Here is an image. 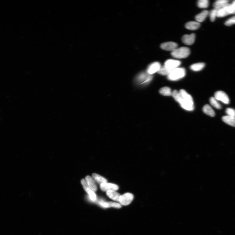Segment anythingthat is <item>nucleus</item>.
<instances>
[{
	"mask_svg": "<svg viewBox=\"0 0 235 235\" xmlns=\"http://www.w3.org/2000/svg\"><path fill=\"white\" fill-rule=\"evenodd\" d=\"M183 98V102L181 104L182 108L187 111H191L194 109V102L192 97L188 94L185 90L181 89L180 91Z\"/></svg>",
	"mask_w": 235,
	"mask_h": 235,
	"instance_id": "nucleus-1",
	"label": "nucleus"
},
{
	"mask_svg": "<svg viewBox=\"0 0 235 235\" xmlns=\"http://www.w3.org/2000/svg\"><path fill=\"white\" fill-rule=\"evenodd\" d=\"M185 70L184 68H177L172 71L168 75V79L170 81H177L183 78L185 75Z\"/></svg>",
	"mask_w": 235,
	"mask_h": 235,
	"instance_id": "nucleus-2",
	"label": "nucleus"
},
{
	"mask_svg": "<svg viewBox=\"0 0 235 235\" xmlns=\"http://www.w3.org/2000/svg\"><path fill=\"white\" fill-rule=\"evenodd\" d=\"M189 48L185 47L177 48L172 52L171 55L173 57L177 59L185 58L189 56L190 54Z\"/></svg>",
	"mask_w": 235,
	"mask_h": 235,
	"instance_id": "nucleus-3",
	"label": "nucleus"
},
{
	"mask_svg": "<svg viewBox=\"0 0 235 235\" xmlns=\"http://www.w3.org/2000/svg\"><path fill=\"white\" fill-rule=\"evenodd\" d=\"M233 14H235V11L233 6L231 4H228L224 7L217 10V16L224 17Z\"/></svg>",
	"mask_w": 235,
	"mask_h": 235,
	"instance_id": "nucleus-4",
	"label": "nucleus"
},
{
	"mask_svg": "<svg viewBox=\"0 0 235 235\" xmlns=\"http://www.w3.org/2000/svg\"><path fill=\"white\" fill-rule=\"evenodd\" d=\"M134 199V196L131 193H127L121 195L119 202L120 204L126 206L129 204Z\"/></svg>",
	"mask_w": 235,
	"mask_h": 235,
	"instance_id": "nucleus-5",
	"label": "nucleus"
},
{
	"mask_svg": "<svg viewBox=\"0 0 235 235\" xmlns=\"http://www.w3.org/2000/svg\"><path fill=\"white\" fill-rule=\"evenodd\" d=\"M153 78L152 75L148 74L147 72H142L139 74L137 77V82L139 83L144 84L148 83Z\"/></svg>",
	"mask_w": 235,
	"mask_h": 235,
	"instance_id": "nucleus-6",
	"label": "nucleus"
},
{
	"mask_svg": "<svg viewBox=\"0 0 235 235\" xmlns=\"http://www.w3.org/2000/svg\"><path fill=\"white\" fill-rule=\"evenodd\" d=\"M81 183H82L84 189L88 194L90 199L92 201H96L97 199L96 195L94 191L90 189V188L89 187L85 180L82 179L81 180Z\"/></svg>",
	"mask_w": 235,
	"mask_h": 235,
	"instance_id": "nucleus-7",
	"label": "nucleus"
},
{
	"mask_svg": "<svg viewBox=\"0 0 235 235\" xmlns=\"http://www.w3.org/2000/svg\"><path fill=\"white\" fill-rule=\"evenodd\" d=\"M181 62L180 61L170 59L167 60L164 63L165 67L169 70L172 71L174 69L178 68L181 64Z\"/></svg>",
	"mask_w": 235,
	"mask_h": 235,
	"instance_id": "nucleus-8",
	"label": "nucleus"
},
{
	"mask_svg": "<svg viewBox=\"0 0 235 235\" xmlns=\"http://www.w3.org/2000/svg\"><path fill=\"white\" fill-rule=\"evenodd\" d=\"M214 98L217 100L221 101L226 104H228L230 103V100L228 96L225 92L222 91L216 92L214 94Z\"/></svg>",
	"mask_w": 235,
	"mask_h": 235,
	"instance_id": "nucleus-9",
	"label": "nucleus"
},
{
	"mask_svg": "<svg viewBox=\"0 0 235 235\" xmlns=\"http://www.w3.org/2000/svg\"><path fill=\"white\" fill-rule=\"evenodd\" d=\"M100 188L103 191H107L109 190L117 191L119 187L116 185L106 182L102 183L100 185Z\"/></svg>",
	"mask_w": 235,
	"mask_h": 235,
	"instance_id": "nucleus-10",
	"label": "nucleus"
},
{
	"mask_svg": "<svg viewBox=\"0 0 235 235\" xmlns=\"http://www.w3.org/2000/svg\"><path fill=\"white\" fill-rule=\"evenodd\" d=\"M161 67L160 63L158 62H153L148 67L147 72L148 74L152 75L157 72H158Z\"/></svg>",
	"mask_w": 235,
	"mask_h": 235,
	"instance_id": "nucleus-11",
	"label": "nucleus"
},
{
	"mask_svg": "<svg viewBox=\"0 0 235 235\" xmlns=\"http://www.w3.org/2000/svg\"><path fill=\"white\" fill-rule=\"evenodd\" d=\"M160 46L164 50L173 52L177 48L178 45L175 43L169 42L162 43Z\"/></svg>",
	"mask_w": 235,
	"mask_h": 235,
	"instance_id": "nucleus-12",
	"label": "nucleus"
},
{
	"mask_svg": "<svg viewBox=\"0 0 235 235\" xmlns=\"http://www.w3.org/2000/svg\"><path fill=\"white\" fill-rule=\"evenodd\" d=\"M195 35L194 33L190 35H185L182 37V42L185 45H192L195 42Z\"/></svg>",
	"mask_w": 235,
	"mask_h": 235,
	"instance_id": "nucleus-13",
	"label": "nucleus"
},
{
	"mask_svg": "<svg viewBox=\"0 0 235 235\" xmlns=\"http://www.w3.org/2000/svg\"><path fill=\"white\" fill-rule=\"evenodd\" d=\"M85 181L90 189L95 192L97 190L96 183L94 179L89 176H87L85 178Z\"/></svg>",
	"mask_w": 235,
	"mask_h": 235,
	"instance_id": "nucleus-14",
	"label": "nucleus"
},
{
	"mask_svg": "<svg viewBox=\"0 0 235 235\" xmlns=\"http://www.w3.org/2000/svg\"><path fill=\"white\" fill-rule=\"evenodd\" d=\"M99 204L102 207L104 208L114 207L120 208L121 207V204H120L114 202L101 201L99 202Z\"/></svg>",
	"mask_w": 235,
	"mask_h": 235,
	"instance_id": "nucleus-15",
	"label": "nucleus"
},
{
	"mask_svg": "<svg viewBox=\"0 0 235 235\" xmlns=\"http://www.w3.org/2000/svg\"><path fill=\"white\" fill-rule=\"evenodd\" d=\"M106 194L109 198L114 201L119 202L120 194L114 190H109L106 191Z\"/></svg>",
	"mask_w": 235,
	"mask_h": 235,
	"instance_id": "nucleus-16",
	"label": "nucleus"
},
{
	"mask_svg": "<svg viewBox=\"0 0 235 235\" xmlns=\"http://www.w3.org/2000/svg\"><path fill=\"white\" fill-rule=\"evenodd\" d=\"M200 26V23L198 22L190 21L187 23L185 27L188 30H195L198 29Z\"/></svg>",
	"mask_w": 235,
	"mask_h": 235,
	"instance_id": "nucleus-17",
	"label": "nucleus"
},
{
	"mask_svg": "<svg viewBox=\"0 0 235 235\" xmlns=\"http://www.w3.org/2000/svg\"><path fill=\"white\" fill-rule=\"evenodd\" d=\"M229 2L227 0H219L214 2L213 6L214 9L218 10L225 7L228 4Z\"/></svg>",
	"mask_w": 235,
	"mask_h": 235,
	"instance_id": "nucleus-18",
	"label": "nucleus"
},
{
	"mask_svg": "<svg viewBox=\"0 0 235 235\" xmlns=\"http://www.w3.org/2000/svg\"><path fill=\"white\" fill-rule=\"evenodd\" d=\"M222 120L224 123L229 125L235 127V117L225 116L222 117Z\"/></svg>",
	"mask_w": 235,
	"mask_h": 235,
	"instance_id": "nucleus-19",
	"label": "nucleus"
},
{
	"mask_svg": "<svg viewBox=\"0 0 235 235\" xmlns=\"http://www.w3.org/2000/svg\"><path fill=\"white\" fill-rule=\"evenodd\" d=\"M203 111L205 114H207L210 116L213 117L215 115V113L214 112L213 109L211 108L210 106L208 104H206L203 108Z\"/></svg>",
	"mask_w": 235,
	"mask_h": 235,
	"instance_id": "nucleus-20",
	"label": "nucleus"
},
{
	"mask_svg": "<svg viewBox=\"0 0 235 235\" xmlns=\"http://www.w3.org/2000/svg\"><path fill=\"white\" fill-rule=\"evenodd\" d=\"M209 12L207 10H204L198 14L196 16V20L199 23L204 21L208 15Z\"/></svg>",
	"mask_w": 235,
	"mask_h": 235,
	"instance_id": "nucleus-21",
	"label": "nucleus"
},
{
	"mask_svg": "<svg viewBox=\"0 0 235 235\" xmlns=\"http://www.w3.org/2000/svg\"><path fill=\"white\" fill-rule=\"evenodd\" d=\"M205 66L204 63L202 62L194 64L191 65L190 68L191 70L194 71H199L204 69Z\"/></svg>",
	"mask_w": 235,
	"mask_h": 235,
	"instance_id": "nucleus-22",
	"label": "nucleus"
},
{
	"mask_svg": "<svg viewBox=\"0 0 235 235\" xmlns=\"http://www.w3.org/2000/svg\"><path fill=\"white\" fill-rule=\"evenodd\" d=\"M172 95L174 99L181 105L182 103L183 100V98L180 92L176 90H175L173 92Z\"/></svg>",
	"mask_w": 235,
	"mask_h": 235,
	"instance_id": "nucleus-23",
	"label": "nucleus"
},
{
	"mask_svg": "<svg viewBox=\"0 0 235 235\" xmlns=\"http://www.w3.org/2000/svg\"><path fill=\"white\" fill-rule=\"evenodd\" d=\"M93 178L94 179L95 181L97 182L100 185L103 182H107V180L106 179L103 177L100 176L98 174L94 173L92 174Z\"/></svg>",
	"mask_w": 235,
	"mask_h": 235,
	"instance_id": "nucleus-24",
	"label": "nucleus"
},
{
	"mask_svg": "<svg viewBox=\"0 0 235 235\" xmlns=\"http://www.w3.org/2000/svg\"><path fill=\"white\" fill-rule=\"evenodd\" d=\"M159 93L162 95L167 96L172 95V94L171 89L168 87H164L161 88L159 90Z\"/></svg>",
	"mask_w": 235,
	"mask_h": 235,
	"instance_id": "nucleus-25",
	"label": "nucleus"
},
{
	"mask_svg": "<svg viewBox=\"0 0 235 235\" xmlns=\"http://www.w3.org/2000/svg\"><path fill=\"white\" fill-rule=\"evenodd\" d=\"M210 103L212 105L217 109H220L222 107L220 104L217 102L215 98L211 97L210 99Z\"/></svg>",
	"mask_w": 235,
	"mask_h": 235,
	"instance_id": "nucleus-26",
	"label": "nucleus"
},
{
	"mask_svg": "<svg viewBox=\"0 0 235 235\" xmlns=\"http://www.w3.org/2000/svg\"><path fill=\"white\" fill-rule=\"evenodd\" d=\"M209 1L208 0H199L197 2V5L201 8H206L208 7Z\"/></svg>",
	"mask_w": 235,
	"mask_h": 235,
	"instance_id": "nucleus-27",
	"label": "nucleus"
},
{
	"mask_svg": "<svg viewBox=\"0 0 235 235\" xmlns=\"http://www.w3.org/2000/svg\"><path fill=\"white\" fill-rule=\"evenodd\" d=\"M171 71H172L169 70L165 68L164 66L161 67L158 72L159 74L162 75H169Z\"/></svg>",
	"mask_w": 235,
	"mask_h": 235,
	"instance_id": "nucleus-28",
	"label": "nucleus"
},
{
	"mask_svg": "<svg viewBox=\"0 0 235 235\" xmlns=\"http://www.w3.org/2000/svg\"><path fill=\"white\" fill-rule=\"evenodd\" d=\"M217 10L214 9L211 10L209 16L211 21L214 22L215 21L216 17L217 16Z\"/></svg>",
	"mask_w": 235,
	"mask_h": 235,
	"instance_id": "nucleus-29",
	"label": "nucleus"
},
{
	"mask_svg": "<svg viewBox=\"0 0 235 235\" xmlns=\"http://www.w3.org/2000/svg\"><path fill=\"white\" fill-rule=\"evenodd\" d=\"M226 112L228 116L235 117V110L233 109L227 108L226 110Z\"/></svg>",
	"mask_w": 235,
	"mask_h": 235,
	"instance_id": "nucleus-30",
	"label": "nucleus"
},
{
	"mask_svg": "<svg viewBox=\"0 0 235 235\" xmlns=\"http://www.w3.org/2000/svg\"><path fill=\"white\" fill-rule=\"evenodd\" d=\"M235 24V16L228 19L225 23V25L229 26Z\"/></svg>",
	"mask_w": 235,
	"mask_h": 235,
	"instance_id": "nucleus-31",
	"label": "nucleus"
},
{
	"mask_svg": "<svg viewBox=\"0 0 235 235\" xmlns=\"http://www.w3.org/2000/svg\"><path fill=\"white\" fill-rule=\"evenodd\" d=\"M232 4V5H233V7H234V10H235V1H234L233 2V3H232V4Z\"/></svg>",
	"mask_w": 235,
	"mask_h": 235,
	"instance_id": "nucleus-32",
	"label": "nucleus"
}]
</instances>
